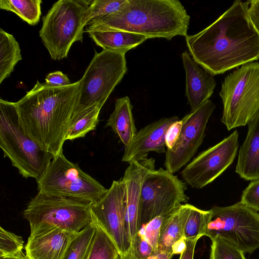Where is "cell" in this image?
Masks as SVG:
<instances>
[{
  "label": "cell",
  "mask_w": 259,
  "mask_h": 259,
  "mask_svg": "<svg viewBox=\"0 0 259 259\" xmlns=\"http://www.w3.org/2000/svg\"><path fill=\"white\" fill-rule=\"evenodd\" d=\"M248 7L249 1H235L210 25L185 36L190 55L211 75L259 59V32Z\"/></svg>",
  "instance_id": "1"
},
{
  "label": "cell",
  "mask_w": 259,
  "mask_h": 259,
  "mask_svg": "<svg viewBox=\"0 0 259 259\" xmlns=\"http://www.w3.org/2000/svg\"><path fill=\"white\" fill-rule=\"evenodd\" d=\"M80 80L67 85H53L38 80L16 102L21 124L45 151L55 157L63 146L76 106Z\"/></svg>",
  "instance_id": "2"
},
{
  "label": "cell",
  "mask_w": 259,
  "mask_h": 259,
  "mask_svg": "<svg viewBox=\"0 0 259 259\" xmlns=\"http://www.w3.org/2000/svg\"><path fill=\"white\" fill-rule=\"evenodd\" d=\"M190 16L178 0H125L116 12L91 20L84 32L126 31L170 40L187 35Z\"/></svg>",
  "instance_id": "3"
},
{
  "label": "cell",
  "mask_w": 259,
  "mask_h": 259,
  "mask_svg": "<svg viewBox=\"0 0 259 259\" xmlns=\"http://www.w3.org/2000/svg\"><path fill=\"white\" fill-rule=\"evenodd\" d=\"M0 147L26 179L38 180L54 158L24 132L16 102L0 99Z\"/></svg>",
  "instance_id": "4"
},
{
  "label": "cell",
  "mask_w": 259,
  "mask_h": 259,
  "mask_svg": "<svg viewBox=\"0 0 259 259\" xmlns=\"http://www.w3.org/2000/svg\"><path fill=\"white\" fill-rule=\"evenodd\" d=\"M91 0H60L42 17L39 35L51 58L67 57L70 48L82 41L85 17Z\"/></svg>",
  "instance_id": "5"
},
{
  "label": "cell",
  "mask_w": 259,
  "mask_h": 259,
  "mask_svg": "<svg viewBox=\"0 0 259 259\" xmlns=\"http://www.w3.org/2000/svg\"><path fill=\"white\" fill-rule=\"evenodd\" d=\"M219 95L221 122L228 130L248 124L259 111V62L244 64L228 74Z\"/></svg>",
  "instance_id": "6"
},
{
  "label": "cell",
  "mask_w": 259,
  "mask_h": 259,
  "mask_svg": "<svg viewBox=\"0 0 259 259\" xmlns=\"http://www.w3.org/2000/svg\"><path fill=\"white\" fill-rule=\"evenodd\" d=\"M93 202L70 197L38 192L23 210V218L31 226H54L79 232L93 222Z\"/></svg>",
  "instance_id": "7"
},
{
  "label": "cell",
  "mask_w": 259,
  "mask_h": 259,
  "mask_svg": "<svg viewBox=\"0 0 259 259\" xmlns=\"http://www.w3.org/2000/svg\"><path fill=\"white\" fill-rule=\"evenodd\" d=\"M204 236L220 237L244 253L259 248V213L240 201L228 206H214Z\"/></svg>",
  "instance_id": "8"
},
{
  "label": "cell",
  "mask_w": 259,
  "mask_h": 259,
  "mask_svg": "<svg viewBox=\"0 0 259 259\" xmlns=\"http://www.w3.org/2000/svg\"><path fill=\"white\" fill-rule=\"evenodd\" d=\"M125 54L103 50L96 52L80 79L74 113L95 104L101 107L126 73Z\"/></svg>",
  "instance_id": "9"
},
{
  "label": "cell",
  "mask_w": 259,
  "mask_h": 259,
  "mask_svg": "<svg viewBox=\"0 0 259 259\" xmlns=\"http://www.w3.org/2000/svg\"><path fill=\"white\" fill-rule=\"evenodd\" d=\"M36 181L38 192L91 202L97 201L108 190L77 164L68 160L63 152L54 157Z\"/></svg>",
  "instance_id": "10"
},
{
  "label": "cell",
  "mask_w": 259,
  "mask_h": 259,
  "mask_svg": "<svg viewBox=\"0 0 259 259\" xmlns=\"http://www.w3.org/2000/svg\"><path fill=\"white\" fill-rule=\"evenodd\" d=\"M187 185L177 176L162 168L153 169L146 175L142 188L140 225L159 215H165L189 198Z\"/></svg>",
  "instance_id": "11"
},
{
  "label": "cell",
  "mask_w": 259,
  "mask_h": 259,
  "mask_svg": "<svg viewBox=\"0 0 259 259\" xmlns=\"http://www.w3.org/2000/svg\"><path fill=\"white\" fill-rule=\"evenodd\" d=\"M93 222L115 244L120 259H131L132 242L126 226L124 185L122 179L113 181L107 191L91 207Z\"/></svg>",
  "instance_id": "12"
},
{
  "label": "cell",
  "mask_w": 259,
  "mask_h": 259,
  "mask_svg": "<svg viewBox=\"0 0 259 259\" xmlns=\"http://www.w3.org/2000/svg\"><path fill=\"white\" fill-rule=\"evenodd\" d=\"M239 133L233 131L216 145L200 153L183 169L181 176L193 188L201 189L220 176L234 161Z\"/></svg>",
  "instance_id": "13"
},
{
  "label": "cell",
  "mask_w": 259,
  "mask_h": 259,
  "mask_svg": "<svg viewBox=\"0 0 259 259\" xmlns=\"http://www.w3.org/2000/svg\"><path fill=\"white\" fill-rule=\"evenodd\" d=\"M215 108L208 100L182 119V127L174 147L167 149L164 165L172 174L186 165L196 153L205 136L207 122Z\"/></svg>",
  "instance_id": "14"
},
{
  "label": "cell",
  "mask_w": 259,
  "mask_h": 259,
  "mask_svg": "<svg viewBox=\"0 0 259 259\" xmlns=\"http://www.w3.org/2000/svg\"><path fill=\"white\" fill-rule=\"evenodd\" d=\"M25 246L28 259H63L78 232H71L54 226H31Z\"/></svg>",
  "instance_id": "15"
},
{
  "label": "cell",
  "mask_w": 259,
  "mask_h": 259,
  "mask_svg": "<svg viewBox=\"0 0 259 259\" xmlns=\"http://www.w3.org/2000/svg\"><path fill=\"white\" fill-rule=\"evenodd\" d=\"M155 168L153 158L129 163L121 178L124 185V202L126 229L132 243L140 229V209L142 188L146 175Z\"/></svg>",
  "instance_id": "16"
},
{
  "label": "cell",
  "mask_w": 259,
  "mask_h": 259,
  "mask_svg": "<svg viewBox=\"0 0 259 259\" xmlns=\"http://www.w3.org/2000/svg\"><path fill=\"white\" fill-rule=\"evenodd\" d=\"M180 120L173 116L161 118L141 128L126 147L122 161L130 163L148 158L150 152L165 153V135L169 126Z\"/></svg>",
  "instance_id": "17"
},
{
  "label": "cell",
  "mask_w": 259,
  "mask_h": 259,
  "mask_svg": "<svg viewBox=\"0 0 259 259\" xmlns=\"http://www.w3.org/2000/svg\"><path fill=\"white\" fill-rule=\"evenodd\" d=\"M181 57L186 73L185 95L192 112L209 100L217 83L213 76L200 67L187 51L182 53Z\"/></svg>",
  "instance_id": "18"
},
{
  "label": "cell",
  "mask_w": 259,
  "mask_h": 259,
  "mask_svg": "<svg viewBox=\"0 0 259 259\" xmlns=\"http://www.w3.org/2000/svg\"><path fill=\"white\" fill-rule=\"evenodd\" d=\"M235 172L246 181L259 178V111L248 123L247 135L239 150Z\"/></svg>",
  "instance_id": "19"
},
{
  "label": "cell",
  "mask_w": 259,
  "mask_h": 259,
  "mask_svg": "<svg viewBox=\"0 0 259 259\" xmlns=\"http://www.w3.org/2000/svg\"><path fill=\"white\" fill-rule=\"evenodd\" d=\"M192 205L182 204L164 216L158 240V251L169 252L177 240L184 237V228Z\"/></svg>",
  "instance_id": "20"
},
{
  "label": "cell",
  "mask_w": 259,
  "mask_h": 259,
  "mask_svg": "<svg viewBox=\"0 0 259 259\" xmlns=\"http://www.w3.org/2000/svg\"><path fill=\"white\" fill-rule=\"evenodd\" d=\"M132 109L133 105L128 97L118 99L115 102L114 110L110 114L105 126L110 127L124 147L130 144L138 132Z\"/></svg>",
  "instance_id": "21"
},
{
  "label": "cell",
  "mask_w": 259,
  "mask_h": 259,
  "mask_svg": "<svg viewBox=\"0 0 259 259\" xmlns=\"http://www.w3.org/2000/svg\"><path fill=\"white\" fill-rule=\"evenodd\" d=\"M88 33L103 50L124 54L148 39L144 35L126 31L92 30Z\"/></svg>",
  "instance_id": "22"
},
{
  "label": "cell",
  "mask_w": 259,
  "mask_h": 259,
  "mask_svg": "<svg viewBox=\"0 0 259 259\" xmlns=\"http://www.w3.org/2000/svg\"><path fill=\"white\" fill-rule=\"evenodd\" d=\"M22 60L19 43L14 36L0 29V83L9 77Z\"/></svg>",
  "instance_id": "23"
},
{
  "label": "cell",
  "mask_w": 259,
  "mask_h": 259,
  "mask_svg": "<svg viewBox=\"0 0 259 259\" xmlns=\"http://www.w3.org/2000/svg\"><path fill=\"white\" fill-rule=\"evenodd\" d=\"M102 108L99 104H95L73 114L66 140L72 141L83 138L89 132L95 130Z\"/></svg>",
  "instance_id": "24"
},
{
  "label": "cell",
  "mask_w": 259,
  "mask_h": 259,
  "mask_svg": "<svg viewBox=\"0 0 259 259\" xmlns=\"http://www.w3.org/2000/svg\"><path fill=\"white\" fill-rule=\"evenodd\" d=\"M41 0H1L0 9L16 14L30 25H35L39 21Z\"/></svg>",
  "instance_id": "25"
},
{
  "label": "cell",
  "mask_w": 259,
  "mask_h": 259,
  "mask_svg": "<svg viewBox=\"0 0 259 259\" xmlns=\"http://www.w3.org/2000/svg\"><path fill=\"white\" fill-rule=\"evenodd\" d=\"M119 257L118 250L113 241L96 224V232L86 259H118Z\"/></svg>",
  "instance_id": "26"
},
{
  "label": "cell",
  "mask_w": 259,
  "mask_h": 259,
  "mask_svg": "<svg viewBox=\"0 0 259 259\" xmlns=\"http://www.w3.org/2000/svg\"><path fill=\"white\" fill-rule=\"evenodd\" d=\"M96 229L93 222L78 233L68 247L63 259H86Z\"/></svg>",
  "instance_id": "27"
},
{
  "label": "cell",
  "mask_w": 259,
  "mask_h": 259,
  "mask_svg": "<svg viewBox=\"0 0 259 259\" xmlns=\"http://www.w3.org/2000/svg\"><path fill=\"white\" fill-rule=\"evenodd\" d=\"M210 215V210H201L193 205L185 226V238L193 239L204 236Z\"/></svg>",
  "instance_id": "28"
},
{
  "label": "cell",
  "mask_w": 259,
  "mask_h": 259,
  "mask_svg": "<svg viewBox=\"0 0 259 259\" xmlns=\"http://www.w3.org/2000/svg\"><path fill=\"white\" fill-rule=\"evenodd\" d=\"M24 241L21 236L0 227V257L16 256L22 252Z\"/></svg>",
  "instance_id": "29"
},
{
  "label": "cell",
  "mask_w": 259,
  "mask_h": 259,
  "mask_svg": "<svg viewBox=\"0 0 259 259\" xmlns=\"http://www.w3.org/2000/svg\"><path fill=\"white\" fill-rule=\"evenodd\" d=\"M211 241L210 259H246L242 251L222 238Z\"/></svg>",
  "instance_id": "30"
},
{
  "label": "cell",
  "mask_w": 259,
  "mask_h": 259,
  "mask_svg": "<svg viewBox=\"0 0 259 259\" xmlns=\"http://www.w3.org/2000/svg\"><path fill=\"white\" fill-rule=\"evenodd\" d=\"M125 0H91L85 17L87 24L92 19L116 12Z\"/></svg>",
  "instance_id": "31"
},
{
  "label": "cell",
  "mask_w": 259,
  "mask_h": 259,
  "mask_svg": "<svg viewBox=\"0 0 259 259\" xmlns=\"http://www.w3.org/2000/svg\"><path fill=\"white\" fill-rule=\"evenodd\" d=\"M165 215H159L155 218L148 223L142 225L138 231L152 245L155 252L158 251L160 228Z\"/></svg>",
  "instance_id": "32"
},
{
  "label": "cell",
  "mask_w": 259,
  "mask_h": 259,
  "mask_svg": "<svg viewBox=\"0 0 259 259\" xmlns=\"http://www.w3.org/2000/svg\"><path fill=\"white\" fill-rule=\"evenodd\" d=\"M155 252L152 245L138 232L132 243L131 259H147Z\"/></svg>",
  "instance_id": "33"
},
{
  "label": "cell",
  "mask_w": 259,
  "mask_h": 259,
  "mask_svg": "<svg viewBox=\"0 0 259 259\" xmlns=\"http://www.w3.org/2000/svg\"><path fill=\"white\" fill-rule=\"evenodd\" d=\"M240 202L256 211H259V178L251 181L243 191Z\"/></svg>",
  "instance_id": "34"
},
{
  "label": "cell",
  "mask_w": 259,
  "mask_h": 259,
  "mask_svg": "<svg viewBox=\"0 0 259 259\" xmlns=\"http://www.w3.org/2000/svg\"><path fill=\"white\" fill-rule=\"evenodd\" d=\"M182 127V121L179 120L168 128L165 135V145L167 149L172 148L180 136Z\"/></svg>",
  "instance_id": "35"
},
{
  "label": "cell",
  "mask_w": 259,
  "mask_h": 259,
  "mask_svg": "<svg viewBox=\"0 0 259 259\" xmlns=\"http://www.w3.org/2000/svg\"><path fill=\"white\" fill-rule=\"evenodd\" d=\"M45 80L47 83L53 85H67L71 84L68 77L61 71H55L48 74Z\"/></svg>",
  "instance_id": "36"
},
{
  "label": "cell",
  "mask_w": 259,
  "mask_h": 259,
  "mask_svg": "<svg viewBox=\"0 0 259 259\" xmlns=\"http://www.w3.org/2000/svg\"><path fill=\"white\" fill-rule=\"evenodd\" d=\"M248 14L253 24L259 32V0L249 1Z\"/></svg>",
  "instance_id": "37"
},
{
  "label": "cell",
  "mask_w": 259,
  "mask_h": 259,
  "mask_svg": "<svg viewBox=\"0 0 259 259\" xmlns=\"http://www.w3.org/2000/svg\"><path fill=\"white\" fill-rule=\"evenodd\" d=\"M199 238L186 239V248L180 255L179 259H193L195 246Z\"/></svg>",
  "instance_id": "38"
},
{
  "label": "cell",
  "mask_w": 259,
  "mask_h": 259,
  "mask_svg": "<svg viewBox=\"0 0 259 259\" xmlns=\"http://www.w3.org/2000/svg\"><path fill=\"white\" fill-rule=\"evenodd\" d=\"M187 246L185 237L175 242L171 246V251L174 255L182 254L186 249Z\"/></svg>",
  "instance_id": "39"
},
{
  "label": "cell",
  "mask_w": 259,
  "mask_h": 259,
  "mask_svg": "<svg viewBox=\"0 0 259 259\" xmlns=\"http://www.w3.org/2000/svg\"><path fill=\"white\" fill-rule=\"evenodd\" d=\"M173 255L172 251L169 252L157 251L147 259H171Z\"/></svg>",
  "instance_id": "40"
},
{
  "label": "cell",
  "mask_w": 259,
  "mask_h": 259,
  "mask_svg": "<svg viewBox=\"0 0 259 259\" xmlns=\"http://www.w3.org/2000/svg\"><path fill=\"white\" fill-rule=\"evenodd\" d=\"M0 259H28L23 252L14 256L1 257Z\"/></svg>",
  "instance_id": "41"
}]
</instances>
